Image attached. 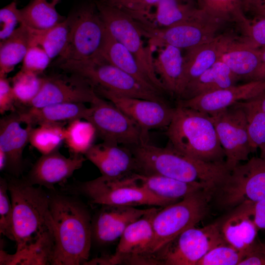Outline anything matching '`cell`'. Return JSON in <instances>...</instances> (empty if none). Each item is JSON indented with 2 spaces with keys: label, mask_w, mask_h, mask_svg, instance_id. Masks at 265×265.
<instances>
[{
  "label": "cell",
  "mask_w": 265,
  "mask_h": 265,
  "mask_svg": "<svg viewBox=\"0 0 265 265\" xmlns=\"http://www.w3.org/2000/svg\"><path fill=\"white\" fill-rule=\"evenodd\" d=\"M13 209V229L18 255L53 253L54 222L50 197L41 187L26 179L7 181Z\"/></svg>",
  "instance_id": "1"
},
{
  "label": "cell",
  "mask_w": 265,
  "mask_h": 265,
  "mask_svg": "<svg viewBox=\"0 0 265 265\" xmlns=\"http://www.w3.org/2000/svg\"><path fill=\"white\" fill-rule=\"evenodd\" d=\"M49 197L55 225L51 265L84 264L92 241V217L88 210L71 197L54 194Z\"/></svg>",
  "instance_id": "2"
},
{
  "label": "cell",
  "mask_w": 265,
  "mask_h": 265,
  "mask_svg": "<svg viewBox=\"0 0 265 265\" xmlns=\"http://www.w3.org/2000/svg\"><path fill=\"white\" fill-rule=\"evenodd\" d=\"M138 173L168 177L188 183L205 184L213 191L230 172L225 162H210L181 153L169 144L160 147L147 143L134 146L131 151Z\"/></svg>",
  "instance_id": "3"
},
{
  "label": "cell",
  "mask_w": 265,
  "mask_h": 265,
  "mask_svg": "<svg viewBox=\"0 0 265 265\" xmlns=\"http://www.w3.org/2000/svg\"><path fill=\"white\" fill-rule=\"evenodd\" d=\"M167 129L169 144L181 153L204 161L225 162L209 115L178 104Z\"/></svg>",
  "instance_id": "4"
},
{
  "label": "cell",
  "mask_w": 265,
  "mask_h": 265,
  "mask_svg": "<svg viewBox=\"0 0 265 265\" xmlns=\"http://www.w3.org/2000/svg\"><path fill=\"white\" fill-rule=\"evenodd\" d=\"M60 68L84 78L94 89H103L127 97L165 102L160 93L145 86L101 55L84 60L61 61Z\"/></svg>",
  "instance_id": "5"
},
{
  "label": "cell",
  "mask_w": 265,
  "mask_h": 265,
  "mask_svg": "<svg viewBox=\"0 0 265 265\" xmlns=\"http://www.w3.org/2000/svg\"><path fill=\"white\" fill-rule=\"evenodd\" d=\"M212 196L211 190L202 189L159 209L153 220L154 237L149 256L202 221L208 213Z\"/></svg>",
  "instance_id": "6"
},
{
  "label": "cell",
  "mask_w": 265,
  "mask_h": 265,
  "mask_svg": "<svg viewBox=\"0 0 265 265\" xmlns=\"http://www.w3.org/2000/svg\"><path fill=\"white\" fill-rule=\"evenodd\" d=\"M75 190L76 193L86 196L92 204L164 207L174 203L152 194L138 185L131 175L122 179L101 176L80 183Z\"/></svg>",
  "instance_id": "7"
},
{
  "label": "cell",
  "mask_w": 265,
  "mask_h": 265,
  "mask_svg": "<svg viewBox=\"0 0 265 265\" xmlns=\"http://www.w3.org/2000/svg\"><path fill=\"white\" fill-rule=\"evenodd\" d=\"M100 15L109 32L132 54L139 67L161 94L164 88L153 66L151 48L144 46L143 36L130 15L103 0H94Z\"/></svg>",
  "instance_id": "8"
},
{
  "label": "cell",
  "mask_w": 265,
  "mask_h": 265,
  "mask_svg": "<svg viewBox=\"0 0 265 265\" xmlns=\"http://www.w3.org/2000/svg\"><path fill=\"white\" fill-rule=\"evenodd\" d=\"M69 36L61 60H84L100 55L106 28L94 1L68 16Z\"/></svg>",
  "instance_id": "9"
},
{
  "label": "cell",
  "mask_w": 265,
  "mask_h": 265,
  "mask_svg": "<svg viewBox=\"0 0 265 265\" xmlns=\"http://www.w3.org/2000/svg\"><path fill=\"white\" fill-rule=\"evenodd\" d=\"M218 223L184 231L151 255L155 265H196L211 249L226 243Z\"/></svg>",
  "instance_id": "10"
},
{
  "label": "cell",
  "mask_w": 265,
  "mask_h": 265,
  "mask_svg": "<svg viewBox=\"0 0 265 265\" xmlns=\"http://www.w3.org/2000/svg\"><path fill=\"white\" fill-rule=\"evenodd\" d=\"M213 195L224 209L265 199V159L253 157L238 165L214 189Z\"/></svg>",
  "instance_id": "11"
},
{
  "label": "cell",
  "mask_w": 265,
  "mask_h": 265,
  "mask_svg": "<svg viewBox=\"0 0 265 265\" xmlns=\"http://www.w3.org/2000/svg\"><path fill=\"white\" fill-rule=\"evenodd\" d=\"M84 119L93 126L104 142L133 146L148 142L137 124L98 95L87 107Z\"/></svg>",
  "instance_id": "12"
},
{
  "label": "cell",
  "mask_w": 265,
  "mask_h": 265,
  "mask_svg": "<svg viewBox=\"0 0 265 265\" xmlns=\"http://www.w3.org/2000/svg\"><path fill=\"white\" fill-rule=\"evenodd\" d=\"M225 155V163L231 171L242 161L249 159L252 153L245 113L235 104L210 115Z\"/></svg>",
  "instance_id": "13"
},
{
  "label": "cell",
  "mask_w": 265,
  "mask_h": 265,
  "mask_svg": "<svg viewBox=\"0 0 265 265\" xmlns=\"http://www.w3.org/2000/svg\"><path fill=\"white\" fill-rule=\"evenodd\" d=\"M223 24L211 18L166 27H159L152 24H140L138 26L143 36L148 38L151 49L171 45L186 50L212 40Z\"/></svg>",
  "instance_id": "14"
},
{
  "label": "cell",
  "mask_w": 265,
  "mask_h": 265,
  "mask_svg": "<svg viewBox=\"0 0 265 265\" xmlns=\"http://www.w3.org/2000/svg\"><path fill=\"white\" fill-rule=\"evenodd\" d=\"M159 209L153 207L129 225L120 238L113 254L93 259L87 264L117 265L123 263L150 265L149 252L153 239V218Z\"/></svg>",
  "instance_id": "15"
},
{
  "label": "cell",
  "mask_w": 265,
  "mask_h": 265,
  "mask_svg": "<svg viewBox=\"0 0 265 265\" xmlns=\"http://www.w3.org/2000/svg\"><path fill=\"white\" fill-rule=\"evenodd\" d=\"M95 90L99 96L111 102L137 124L147 139L150 130L167 128L172 119L175 108L165 102L122 96L103 89Z\"/></svg>",
  "instance_id": "16"
},
{
  "label": "cell",
  "mask_w": 265,
  "mask_h": 265,
  "mask_svg": "<svg viewBox=\"0 0 265 265\" xmlns=\"http://www.w3.org/2000/svg\"><path fill=\"white\" fill-rule=\"evenodd\" d=\"M55 75L44 77L40 91L28 107H41L63 103H92L98 96L94 87L77 75Z\"/></svg>",
  "instance_id": "17"
},
{
  "label": "cell",
  "mask_w": 265,
  "mask_h": 265,
  "mask_svg": "<svg viewBox=\"0 0 265 265\" xmlns=\"http://www.w3.org/2000/svg\"><path fill=\"white\" fill-rule=\"evenodd\" d=\"M265 92V79L250 80L193 98L179 99L178 104L209 115L226 109L238 102L250 100Z\"/></svg>",
  "instance_id": "18"
},
{
  "label": "cell",
  "mask_w": 265,
  "mask_h": 265,
  "mask_svg": "<svg viewBox=\"0 0 265 265\" xmlns=\"http://www.w3.org/2000/svg\"><path fill=\"white\" fill-rule=\"evenodd\" d=\"M91 220L92 239L100 245L120 238L132 223L152 209H140L132 206L101 205Z\"/></svg>",
  "instance_id": "19"
},
{
  "label": "cell",
  "mask_w": 265,
  "mask_h": 265,
  "mask_svg": "<svg viewBox=\"0 0 265 265\" xmlns=\"http://www.w3.org/2000/svg\"><path fill=\"white\" fill-rule=\"evenodd\" d=\"M85 160L83 155L66 158L58 150L42 155L26 180L32 185H38L53 190L55 184L65 182L76 170L81 168Z\"/></svg>",
  "instance_id": "20"
},
{
  "label": "cell",
  "mask_w": 265,
  "mask_h": 265,
  "mask_svg": "<svg viewBox=\"0 0 265 265\" xmlns=\"http://www.w3.org/2000/svg\"><path fill=\"white\" fill-rule=\"evenodd\" d=\"M22 123L19 113L15 111L0 120V151L4 153L7 159L5 169L16 178L23 173V154L33 128L29 124L22 127Z\"/></svg>",
  "instance_id": "21"
},
{
  "label": "cell",
  "mask_w": 265,
  "mask_h": 265,
  "mask_svg": "<svg viewBox=\"0 0 265 265\" xmlns=\"http://www.w3.org/2000/svg\"><path fill=\"white\" fill-rule=\"evenodd\" d=\"M86 159L100 170L102 176L122 179L138 173V167L131 151L103 141L93 144L85 153Z\"/></svg>",
  "instance_id": "22"
},
{
  "label": "cell",
  "mask_w": 265,
  "mask_h": 265,
  "mask_svg": "<svg viewBox=\"0 0 265 265\" xmlns=\"http://www.w3.org/2000/svg\"><path fill=\"white\" fill-rule=\"evenodd\" d=\"M218 60L239 78L252 80L261 64L260 49L232 36L221 35Z\"/></svg>",
  "instance_id": "23"
},
{
  "label": "cell",
  "mask_w": 265,
  "mask_h": 265,
  "mask_svg": "<svg viewBox=\"0 0 265 265\" xmlns=\"http://www.w3.org/2000/svg\"><path fill=\"white\" fill-rule=\"evenodd\" d=\"M226 242L245 253L256 239L258 228L251 216L249 202L243 203L220 225Z\"/></svg>",
  "instance_id": "24"
},
{
  "label": "cell",
  "mask_w": 265,
  "mask_h": 265,
  "mask_svg": "<svg viewBox=\"0 0 265 265\" xmlns=\"http://www.w3.org/2000/svg\"><path fill=\"white\" fill-rule=\"evenodd\" d=\"M221 35L202 45L186 49L177 97L187 86L218 60Z\"/></svg>",
  "instance_id": "25"
},
{
  "label": "cell",
  "mask_w": 265,
  "mask_h": 265,
  "mask_svg": "<svg viewBox=\"0 0 265 265\" xmlns=\"http://www.w3.org/2000/svg\"><path fill=\"white\" fill-rule=\"evenodd\" d=\"M156 7L149 22L159 27L212 18L199 7L197 0H161Z\"/></svg>",
  "instance_id": "26"
},
{
  "label": "cell",
  "mask_w": 265,
  "mask_h": 265,
  "mask_svg": "<svg viewBox=\"0 0 265 265\" xmlns=\"http://www.w3.org/2000/svg\"><path fill=\"white\" fill-rule=\"evenodd\" d=\"M131 176L138 185L152 194L173 203L202 189L212 191L202 183L186 182L161 175L134 173Z\"/></svg>",
  "instance_id": "27"
},
{
  "label": "cell",
  "mask_w": 265,
  "mask_h": 265,
  "mask_svg": "<svg viewBox=\"0 0 265 265\" xmlns=\"http://www.w3.org/2000/svg\"><path fill=\"white\" fill-rule=\"evenodd\" d=\"M87 107L83 103H63L51 104L41 107H28L19 112L22 121L26 124L64 123L76 119H84Z\"/></svg>",
  "instance_id": "28"
},
{
  "label": "cell",
  "mask_w": 265,
  "mask_h": 265,
  "mask_svg": "<svg viewBox=\"0 0 265 265\" xmlns=\"http://www.w3.org/2000/svg\"><path fill=\"white\" fill-rule=\"evenodd\" d=\"M33 45H37L34 29L20 23L9 37L0 42V76L11 72Z\"/></svg>",
  "instance_id": "29"
},
{
  "label": "cell",
  "mask_w": 265,
  "mask_h": 265,
  "mask_svg": "<svg viewBox=\"0 0 265 265\" xmlns=\"http://www.w3.org/2000/svg\"><path fill=\"white\" fill-rule=\"evenodd\" d=\"M158 48L156 56H153L155 72L165 92L177 96L184 64L182 49L171 45Z\"/></svg>",
  "instance_id": "30"
},
{
  "label": "cell",
  "mask_w": 265,
  "mask_h": 265,
  "mask_svg": "<svg viewBox=\"0 0 265 265\" xmlns=\"http://www.w3.org/2000/svg\"><path fill=\"white\" fill-rule=\"evenodd\" d=\"M240 78L223 62L217 60L186 88L179 99H188L235 84Z\"/></svg>",
  "instance_id": "31"
},
{
  "label": "cell",
  "mask_w": 265,
  "mask_h": 265,
  "mask_svg": "<svg viewBox=\"0 0 265 265\" xmlns=\"http://www.w3.org/2000/svg\"><path fill=\"white\" fill-rule=\"evenodd\" d=\"M100 55L111 64L133 76L145 86L160 93L141 70L132 54L115 39L107 28Z\"/></svg>",
  "instance_id": "32"
},
{
  "label": "cell",
  "mask_w": 265,
  "mask_h": 265,
  "mask_svg": "<svg viewBox=\"0 0 265 265\" xmlns=\"http://www.w3.org/2000/svg\"><path fill=\"white\" fill-rule=\"evenodd\" d=\"M60 0H32L20 9L21 23L37 30L49 29L64 21L66 18L60 15L55 8Z\"/></svg>",
  "instance_id": "33"
},
{
  "label": "cell",
  "mask_w": 265,
  "mask_h": 265,
  "mask_svg": "<svg viewBox=\"0 0 265 265\" xmlns=\"http://www.w3.org/2000/svg\"><path fill=\"white\" fill-rule=\"evenodd\" d=\"M263 94L236 103L245 114L249 142L252 152L265 146V111L262 106Z\"/></svg>",
  "instance_id": "34"
},
{
  "label": "cell",
  "mask_w": 265,
  "mask_h": 265,
  "mask_svg": "<svg viewBox=\"0 0 265 265\" xmlns=\"http://www.w3.org/2000/svg\"><path fill=\"white\" fill-rule=\"evenodd\" d=\"M197 2L207 15L223 24L234 22L241 28L250 22L244 14L242 0H197Z\"/></svg>",
  "instance_id": "35"
},
{
  "label": "cell",
  "mask_w": 265,
  "mask_h": 265,
  "mask_svg": "<svg viewBox=\"0 0 265 265\" xmlns=\"http://www.w3.org/2000/svg\"><path fill=\"white\" fill-rule=\"evenodd\" d=\"M64 124H44L33 128L29 142L42 155L57 151L64 141L65 127Z\"/></svg>",
  "instance_id": "36"
},
{
  "label": "cell",
  "mask_w": 265,
  "mask_h": 265,
  "mask_svg": "<svg viewBox=\"0 0 265 265\" xmlns=\"http://www.w3.org/2000/svg\"><path fill=\"white\" fill-rule=\"evenodd\" d=\"M33 29L36 45L41 46L51 59L61 55L68 39L69 27L68 18L49 29Z\"/></svg>",
  "instance_id": "37"
},
{
  "label": "cell",
  "mask_w": 265,
  "mask_h": 265,
  "mask_svg": "<svg viewBox=\"0 0 265 265\" xmlns=\"http://www.w3.org/2000/svg\"><path fill=\"white\" fill-rule=\"evenodd\" d=\"M76 119L65 128L64 142L71 155H84L92 144L96 131L89 122Z\"/></svg>",
  "instance_id": "38"
},
{
  "label": "cell",
  "mask_w": 265,
  "mask_h": 265,
  "mask_svg": "<svg viewBox=\"0 0 265 265\" xmlns=\"http://www.w3.org/2000/svg\"><path fill=\"white\" fill-rule=\"evenodd\" d=\"M44 80V77L21 69L11 79L16 103L28 106L40 91Z\"/></svg>",
  "instance_id": "39"
},
{
  "label": "cell",
  "mask_w": 265,
  "mask_h": 265,
  "mask_svg": "<svg viewBox=\"0 0 265 265\" xmlns=\"http://www.w3.org/2000/svg\"><path fill=\"white\" fill-rule=\"evenodd\" d=\"M245 253L226 243L208 252L196 265H238Z\"/></svg>",
  "instance_id": "40"
},
{
  "label": "cell",
  "mask_w": 265,
  "mask_h": 265,
  "mask_svg": "<svg viewBox=\"0 0 265 265\" xmlns=\"http://www.w3.org/2000/svg\"><path fill=\"white\" fill-rule=\"evenodd\" d=\"M130 15L138 23L149 22L151 9L161 0H103Z\"/></svg>",
  "instance_id": "41"
},
{
  "label": "cell",
  "mask_w": 265,
  "mask_h": 265,
  "mask_svg": "<svg viewBox=\"0 0 265 265\" xmlns=\"http://www.w3.org/2000/svg\"><path fill=\"white\" fill-rule=\"evenodd\" d=\"M6 179L0 178V233L15 241L13 229V209L8 195Z\"/></svg>",
  "instance_id": "42"
},
{
  "label": "cell",
  "mask_w": 265,
  "mask_h": 265,
  "mask_svg": "<svg viewBox=\"0 0 265 265\" xmlns=\"http://www.w3.org/2000/svg\"><path fill=\"white\" fill-rule=\"evenodd\" d=\"M51 60L41 46L33 45L27 51L23 59L21 69L39 75L46 70Z\"/></svg>",
  "instance_id": "43"
},
{
  "label": "cell",
  "mask_w": 265,
  "mask_h": 265,
  "mask_svg": "<svg viewBox=\"0 0 265 265\" xmlns=\"http://www.w3.org/2000/svg\"><path fill=\"white\" fill-rule=\"evenodd\" d=\"M21 22L20 9L12 1L0 9V41L9 37Z\"/></svg>",
  "instance_id": "44"
},
{
  "label": "cell",
  "mask_w": 265,
  "mask_h": 265,
  "mask_svg": "<svg viewBox=\"0 0 265 265\" xmlns=\"http://www.w3.org/2000/svg\"><path fill=\"white\" fill-rule=\"evenodd\" d=\"M243 37L240 39L250 46L258 49L265 47V17L258 18L241 27Z\"/></svg>",
  "instance_id": "45"
},
{
  "label": "cell",
  "mask_w": 265,
  "mask_h": 265,
  "mask_svg": "<svg viewBox=\"0 0 265 265\" xmlns=\"http://www.w3.org/2000/svg\"><path fill=\"white\" fill-rule=\"evenodd\" d=\"M6 76H0V113L3 114L7 111H16V100Z\"/></svg>",
  "instance_id": "46"
},
{
  "label": "cell",
  "mask_w": 265,
  "mask_h": 265,
  "mask_svg": "<svg viewBox=\"0 0 265 265\" xmlns=\"http://www.w3.org/2000/svg\"><path fill=\"white\" fill-rule=\"evenodd\" d=\"M238 265H265V244L256 239L246 250Z\"/></svg>",
  "instance_id": "47"
},
{
  "label": "cell",
  "mask_w": 265,
  "mask_h": 265,
  "mask_svg": "<svg viewBox=\"0 0 265 265\" xmlns=\"http://www.w3.org/2000/svg\"><path fill=\"white\" fill-rule=\"evenodd\" d=\"M250 211L258 229L265 230V199L249 202Z\"/></svg>",
  "instance_id": "48"
},
{
  "label": "cell",
  "mask_w": 265,
  "mask_h": 265,
  "mask_svg": "<svg viewBox=\"0 0 265 265\" xmlns=\"http://www.w3.org/2000/svg\"><path fill=\"white\" fill-rule=\"evenodd\" d=\"M260 51L261 53V64L252 80L265 79V47L260 49Z\"/></svg>",
  "instance_id": "49"
},
{
  "label": "cell",
  "mask_w": 265,
  "mask_h": 265,
  "mask_svg": "<svg viewBox=\"0 0 265 265\" xmlns=\"http://www.w3.org/2000/svg\"><path fill=\"white\" fill-rule=\"evenodd\" d=\"M265 3V0H242L244 12H253L255 9Z\"/></svg>",
  "instance_id": "50"
},
{
  "label": "cell",
  "mask_w": 265,
  "mask_h": 265,
  "mask_svg": "<svg viewBox=\"0 0 265 265\" xmlns=\"http://www.w3.org/2000/svg\"><path fill=\"white\" fill-rule=\"evenodd\" d=\"M253 12L258 18L265 17V3L255 9Z\"/></svg>",
  "instance_id": "51"
},
{
  "label": "cell",
  "mask_w": 265,
  "mask_h": 265,
  "mask_svg": "<svg viewBox=\"0 0 265 265\" xmlns=\"http://www.w3.org/2000/svg\"><path fill=\"white\" fill-rule=\"evenodd\" d=\"M262 106L265 111V92L263 94L262 96Z\"/></svg>",
  "instance_id": "52"
},
{
  "label": "cell",
  "mask_w": 265,
  "mask_h": 265,
  "mask_svg": "<svg viewBox=\"0 0 265 265\" xmlns=\"http://www.w3.org/2000/svg\"><path fill=\"white\" fill-rule=\"evenodd\" d=\"M261 157L265 159V146L260 149Z\"/></svg>",
  "instance_id": "53"
}]
</instances>
